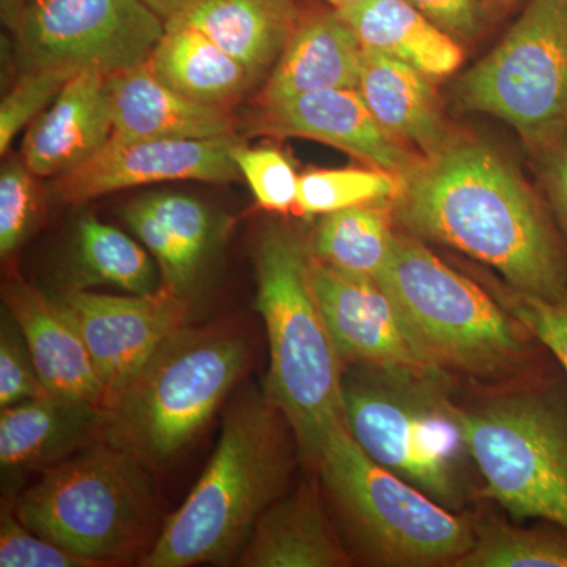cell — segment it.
I'll return each mask as SVG.
<instances>
[{
  "label": "cell",
  "instance_id": "obj_1",
  "mask_svg": "<svg viewBox=\"0 0 567 567\" xmlns=\"http://www.w3.org/2000/svg\"><path fill=\"white\" fill-rule=\"evenodd\" d=\"M401 182L394 212L412 235L488 265L518 292L566 297V257L546 210L486 142L456 132Z\"/></svg>",
  "mask_w": 567,
  "mask_h": 567
},
{
  "label": "cell",
  "instance_id": "obj_2",
  "mask_svg": "<svg viewBox=\"0 0 567 567\" xmlns=\"http://www.w3.org/2000/svg\"><path fill=\"white\" fill-rule=\"evenodd\" d=\"M284 420L268 398L241 399L227 412L207 468L166 518L141 566L227 565L238 558L289 477Z\"/></svg>",
  "mask_w": 567,
  "mask_h": 567
},
{
  "label": "cell",
  "instance_id": "obj_3",
  "mask_svg": "<svg viewBox=\"0 0 567 567\" xmlns=\"http://www.w3.org/2000/svg\"><path fill=\"white\" fill-rule=\"evenodd\" d=\"M309 257L297 234L265 230L256 248V309L270 344L268 399L312 462L328 429L346 416L342 360L312 292Z\"/></svg>",
  "mask_w": 567,
  "mask_h": 567
},
{
  "label": "cell",
  "instance_id": "obj_4",
  "mask_svg": "<svg viewBox=\"0 0 567 567\" xmlns=\"http://www.w3.org/2000/svg\"><path fill=\"white\" fill-rule=\"evenodd\" d=\"M248 361V342L234 328L183 324L107 406L104 442L166 464L212 420Z\"/></svg>",
  "mask_w": 567,
  "mask_h": 567
},
{
  "label": "cell",
  "instance_id": "obj_5",
  "mask_svg": "<svg viewBox=\"0 0 567 567\" xmlns=\"http://www.w3.org/2000/svg\"><path fill=\"white\" fill-rule=\"evenodd\" d=\"M14 511L37 535L102 567L144 557L159 535L147 464L104 440L44 468Z\"/></svg>",
  "mask_w": 567,
  "mask_h": 567
},
{
  "label": "cell",
  "instance_id": "obj_6",
  "mask_svg": "<svg viewBox=\"0 0 567 567\" xmlns=\"http://www.w3.org/2000/svg\"><path fill=\"white\" fill-rule=\"evenodd\" d=\"M377 281L440 368L494 375L524 360L522 334L527 331L496 298L447 267L415 235H394L390 260Z\"/></svg>",
  "mask_w": 567,
  "mask_h": 567
},
{
  "label": "cell",
  "instance_id": "obj_7",
  "mask_svg": "<svg viewBox=\"0 0 567 567\" xmlns=\"http://www.w3.org/2000/svg\"><path fill=\"white\" fill-rule=\"evenodd\" d=\"M440 382L365 365L342 379V405L347 429L372 461L454 507L462 498L458 464L466 446L461 410Z\"/></svg>",
  "mask_w": 567,
  "mask_h": 567
},
{
  "label": "cell",
  "instance_id": "obj_8",
  "mask_svg": "<svg viewBox=\"0 0 567 567\" xmlns=\"http://www.w3.org/2000/svg\"><path fill=\"white\" fill-rule=\"evenodd\" d=\"M312 464L374 561L453 566L472 547L475 533L464 518L372 461L346 421L328 429Z\"/></svg>",
  "mask_w": 567,
  "mask_h": 567
},
{
  "label": "cell",
  "instance_id": "obj_9",
  "mask_svg": "<svg viewBox=\"0 0 567 567\" xmlns=\"http://www.w3.org/2000/svg\"><path fill=\"white\" fill-rule=\"evenodd\" d=\"M464 111L513 126L529 151L567 137V0H528L495 50L456 87Z\"/></svg>",
  "mask_w": 567,
  "mask_h": 567
},
{
  "label": "cell",
  "instance_id": "obj_10",
  "mask_svg": "<svg viewBox=\"0 0 567 567\" xmlns=\"http://www.w3.org/2000/svg\"><path fill=\"white\" fill-rule=\"evenodd\" d=\"M466 451L484 494L516 518H543L567 532V410L550 394L495 399L461 410Z\"/></svg>",
  "mask_w": 567,
  "mask_h": 567
},
{
  "label": "cell",
  "instance_id": "obj_11",
  "mask_svg": "<svg viewBox=\"0 0 567 567\" xmlns=\"http://www.w3.org/2000/svg\"><path fill=\"white\" fill-rule=\"evenodd\" d=\"M11 32L22 70L110 76L147 62L166 22L141 0H28Z\"/></svg>",
  "mask_w": 567,
  "mask_h": 567
},
{
  "label": "cell",
  "instance_id": "obj_12",
  "mask_svg": "<svg viewBox=\"0 0 567 567\" xmlns=\"http://www.w3.org/2000/svg\"><path fill=\"white\" fill-rule=\"evenodd\" d=\"M309 281L341 360L425 379L445 377L379 281L344 274L312 254Z\"/></svg>",
  "mask_w": 567,
  "mask_h": 567
},
{
  "label": "cell",
  "instance_id": "obj_13",
  "mask_svg": "<svg viewBox=\"0 0 567 567\" xmlns=\"http://www.w3.org/2000/svg\"><path fill=\"white\" fill-rule=\"evenodd\" d=\"M91 353L106 393L107 409L147 363L159 344L186 324L188 300L159 287L147 295L115 297L71 287L59 298Z\"/></svg>",
  "mask_w": 567,
  "mask_h": 567
},
{
  "label": "cell",
  "instance_id": "obj_14",
  "mask_svg": "<svg viewBox=\"0 0 567 567\" xmlns=\"http://www.w3.org/2000/svg\"><path fill=\"white\" fill-rule=\"evenodd\" d=\"M234 136L213 140H145L111 144L78 169L58 177L52 194L81 205L104 194L174 181L237 182Z\"/></svg>",
  "mask_w": 567,
  "mask_h": 567
},
{
  "label": "cell",
  "instance_id": "obj_15",
  "mask_svg": "<svg viewBox=\"0 0 567 567\" xmlns=\"http://www.w3.org/2000/svg\"><path fill=\"white\" fill-rule=\"evenodd\" d=\"M254 132L323 142L399 178L423 158L377 122L358 89H333L262 103Z\"/></svg>",
  "mask_w": 567,
  "mask_h": 567
},
{
  "label": "cell",
  "instance_id": "obj_16",
  "mask_svg": "<svg viewBox=\"0 0 567 567\" xmlns=\"http://www.w3.org/2000/svg\"><path fill=\"white\" fill-rule=\"evenodd\" d=\"M7 311L20 324L48 394L66 401L106 406V393L91 353L69 309L24 279L2 287Z\"/></svg>",
  "mask_w": 567,
  "mask_h": 567
},
{
  "label": "cell",
  "instance_id": "obj_17",
  "mask_svg": "<svg viewBox=\"0 0 567 567\" xmlns=\"http://www.w3.org/2000/svg\"><path fill=\"white\" fill-rule=\"evenodd\" d=\"M111 136L106 76L82 71L33 121L22 141L21 158L37 177H61L91 162Z\"/></svg>",
  "mask_w": 567,
  "mask_h": 567
},
{
  "label": "cell",
  "instance_id": "obj_18",
  "mask_svg": "<svg viewBox=\"0 0 567 567\" xmlns=\"http://www.w3.org/2000/svg\"><path fill=\"white\" fill-rule=\"evenodd\" d=\"M111 144L145 140H213L234 136L229 110L192 102L167 87L147 62L106 76Z\"/></svg>",
  "mask_w": 567,
  "mask_h": 567
},
{
  "label": "cell",
  "instance_id": "obj_19",
  "mask_svg": "<svg viewBox=\"0 0 567 567\" xmlns=\"http://www.w3.org/2000/svg\"><path fill=\"white\" fill-rule=\"evenodd\" d=\"M361 47L357 33L330 9L301 11L292 35L260 93V104L333 89H358Z\"/></svg>",
  "mask_w": 567,
  "mask_h": 567
},
{
  "label": "cell",
  "instance_id": "obj_20",
  "mask_svg": "<svg viewBox=\"0 0 567 567\" xmlns=\"http://www.w3.org/2000/svg\"><path fill=\"white\" fill-rule=\"evenodd\" d=\"M106 409L43 395L0 412L3 472L44 470L103 440Z\"/></svg>",
  "mask_w": 567,
  "mask_h": 567
},
{
  "label": "cell",
  "instance_id": "obj_21",
  "mask_svg": "<svg viewBox=\"0 0 567 567\" xmlns=\"http://www.w3.org/2000/svg\"><path fill=\"white\" fill-rule=\"evenodd\" d=\"M431 78L382 52H361L360 91L377 122L421 156L432 155L456 134L443 115Z\"/></svg>",
  "mask_w": 567,
  "mask_h": 567
},
{
  "label": "cell",
  "instance_id": "obj_22",
  "mask_svg": "<svg viewBox=\"0 0 567 567\" xmlns=\"http://www.w3.org/2000/svg\"><path fill=\"white\" fill-rule=\"evenodd\" d=\"M246 567H341L339 544L312 484L268 507L237 558Z\"/></svg>",
  "mask_w": 567,
  "mask_h": 567
},
{
  "label": "cell",
  "instance_id": "obj_23",
  "mask_svg": "<svg viewBox=\"0 0 567 567\" xmlns=\"http://www.w3.org/2000/svg\"><path fill=\"white\" fill-rule=\"evenodd\" d=\"M300 17L298 0H194L166 24L199 29L257 81L278 61Z\"/></svg>",
  "mask_w": 567,
  "mask_h": 567
},
{
  "label": "cell",
  "instance_id": "obj_24",
  "mask_svg": "<svg viewBox=\"0 0 567 567\" xmlns=\"http://www.w3.org/2000/svg\"><path fill=\"white\" fill-rule=\"evenodd\" d=\"M336 11L357 33L364 50L409 63L431 80L451 76L464 62L461 41L405 0H363Z\"/></svg>",
  "mask_w": 567,
  "mask_h": 567
},
{
  "label": "cell",
  "instance_id": "obj_25",
  "mask_svg": "<svg viewBox=\"0 0 567 567\" xmlns=\"http://www.w3.org/2000/svg\"><path fill=\"white\" fill-rule=\"evenodd\" d=\"M147 65L167 87L192 102L224 110L256 82L244 63L188 24H166Z\"/></svg>",
  "mask_w": 567,
  "mask_h": 567
},
{
  "label": "cell",
  "instance_id": "obj_26",
  "mask_svg": "<svg viewBox=\"0 0 567 567\" xmlns=\"http://www.w3.org/2000/svg\"><path fill=\"white\" fill-rule=\"evenodd\" d=\"M393 205L394 200H377L323 215L312 256L344 274L377 281L393 251Z\"/></svg>",
  "mask_w": 567,
  "mask_h": 567
},
{
  "label": "cell",
  "instance_id": "obj_27",
  "mask_svg": "<svg viewBox=\"0 0 567 567\" xmlns=\"http://www.w3.org/2000/svg\"><path fill=\"white\" fill-rule=\"evenodd\" d=\"M78 265L89 282L110 284L133 295L162 287L151 256L122 230L95 216H82L76 233Z\"/></svg>",
  "mask_w": 567,
  "mask_h": 567
},
{
  "label": "cell",
  "instance_id": "obj_28",
  "mask_svg": "<svg viewBox=\"0 0 567 567\" xmlns=\"http://www.w3.org/2000/svg\"><path fill=\"white\" fill-rule=\"evenodd\" d=\"M456 567H567V532L484 525Z\"/></svg>",
  "mask_w": 567,
  "mask_h": 567
},
{
  "label": "cell",
  "instance_id": "obj_29",
  "mask_svg": "<svg viewBox=\"0 0 567 567\" xmlns=\"http://www.w3.org/2000/svg\"><path fill=\"white\" fill-rule=\"evenodd\" d=\"M401 178L380 169L312 171L301 175L297 210L303 215H328L354 205L394 200Z\"/></svg>",
  "mask_w": 567,
  "mask_h": 567
},
{
  "label": "cell",
  "instance_id": "obj_30",
  "mask_svg": "<svg viewBox=\"0 0 567 567\" xmlns=\"http://www.w3.org/2000/svg\"><path fill=\"white\" fill-rule=\"evenodd\" d=\"M43 215L37 175L22 158H11L0 171V254L18 251L35 233Z\"/></svg>",
  "mask_w": 567,
  "mask_h": 567
},
{
  "label": "cell",
  "instance_id": "obj_31",
  "mask_svg": "<svg viewBox=\"0 0 567 567\" xmlns=\"http://www.w3.org/2000/svg\"><path fill=\"white\" fill-rule=\"evenodd\" d=\"M78 73L63 69L22 70L20 80L0 103V153L6 155L11 142L47 110L66 82Z\"/></svg>",
  "mask_w": 567,
  "mask_h": 567
},
{
  "label": "cell",
  "instance_id": "obj_32",
  "mask_svg": "<svg viewBox=\"0 0 567 567\" xmlns=\"http://www.w3.org/2000/svg\"><path fill=\"white\" fill-rule=\"evenodd\" d=\"M233 156L260 207L279 213L297 208L300 177L281 152L271 147L248 148L237 142Z\"/></svg>",
  "mask_w": 567,
  "mask_h": 567
},
{
  "label": "cell",
  "instance_id": "obj_33",
  "mask_svg": "<svg viewBox=\"0 0 567 567\" xmlns=\"http://www.w3.org/2000/svg\"><path fill=\"white\" fill-rule=\"evenodd\" d=\"M125 219L158 262L162 270V286H166L167 289L174 290L188 300L189 290L196 284L200 270L192 262L171 230L159 221L158 216L144 199L136 200L126 207Z\"/></svg>",
  "mask_w": 567,
  "mask_h": 567
},
{
  "label": "cell",
  "instance_id": "obj_34",
  "mask_svg": "<svg viewBox=\"0 0 567 567\" xmlns=\"http://www.w3.org/2000/svg\"><path fill=\"white\" fill-rule=\"evenodd\" d=\"M0 567H102L44 539L22 524L14 506L0 513Z\"/></svg>",
  "mask_w": 567,
  "mask_h": 567
},
{
  "label": "cell",
  "instance_id": "obj_35",
  "mask_svg": "<svg viewBox=\"0 0 567 567\" xmlns=\"http://www.w3.org/2000/svg\"><path fill=\"white\" fill-rule=\"evenodd\" d=\"M171 230L178 245L188 254L192 262L203 270L205 259L213 246V219L200 200L185 194L162 193L142 197Z\"/></svg>",
  "mask_w": 567,
  "mask_h": 567
},
{
  "label": "cell",
  "instance_id": "obj_36",
  "mask_svg": "<svg viewBox=\"0 0 567 567\" xmlns=\"http://www.w3.org/2000/svg\"><path fill=\"white\" fill-rule=\"evenodd\" d=\"M496 300L528 334L555 354L567 374V295L547 300L509 287L496 290Z\"/></svg>",
  "mask_w": 567,
  "mask_h": 567
},
{
  "label": "cell",
  "instance_id": "obj_37",
  "mask_svg": "<svg viewBox=\"0 0 567 567\" xmlns=\"http://www.w3.org/2000/svg\"><path fill=\"white\" fill-rule=\"evenodd\" d=\"M48 394L20 324L3 308L0 330V406L20 404Z\"/></svg>",
  "mask_w": 567,
  "mask_h": 567
},
{
  "label": "cell",
  "instance_id": "obj_38",
  "mask_svg": "<svg viewBox=\"0 0 567 567\" xmlns=\"http://www.w3.org/2000/svg\"><path fill=\"white\" fill-rule=\"evenodd\" d=\"M427 20L457 41L480 39L487 24V10L480 0H405Z\"/></svg>",
  "mask_w": 567,
  "mask_h": 567
},
{
  "label": "cell",
  "instance_id": "obj_39",
  "mask_svg": "<svg viewBox=\"0 0 567 567\" xmlns=\"http://www.w3.org/2000/svg\"><path fill=\"white\" fill-rule=\"evenodd\" d=\"M540 181L567 237V137L540 153Z\"/></svg>",
  "mask_w": 567,
  "mask_h": 567
},
{
  "label": "cell",
  "instance_id": "obj_40",
  "mask_svg": "<svg viewBox=\"0 0 567 567\" xmlns=\"http://www.w3.org/2000/svg\"><path fill=\"white\" fill-rule=\"evenodd\" d=\"M141 2L155 11L164 22H169L181 17L194 0H141Z\"/></svg>",
  "mask_w": 567,
  "mask_h": 567
},
{
  "label": "cell",
  "instance_id": "obj_41",
  "mask_svg": "<svg viewBox=\"0 0 567 567\" xmlns=\"http://www.w3.org/2000/svg\"><path fill=\"white\" fill-rule=\"evenodd\" d=\"M25 0H0V13H2V21L10 31H13L22 9H24Z\"/></svg>",
  "mask_w": 567,
  "mask_h": 567
},
{
  "label": "cell",
  "instance_id": "obj_42",
  "mask_svg": "<svg viewBox=\"0 0 567 567\" xmlns=\"http://www.w3.org/2000/svg\"><path fill=\"white\" fill-rule=\"evenodd\" d=\"M480 2L486 7L487 11H505L513 9V7L517 6L522 0H480Z\"/></svg>",
  "mask_w": 567,
  "mask_h": 567
},
{
  "label": "cell",
  "instance_id": "obj_43",
  "mask_svg": "<svg viewBox=\"0 0 567 567\" xmlns=\"http://www.w3.org/2000/svg\"><path fill=\"white\" fill-rule=\"evenodd\" d=\"M319 2H323L324 6L333 10H344L354 6V3L363 2V0H319Z\"/></svg>",
  "mask_w": 567,
  "mask_h": 567
},
{
  "label": "cell",
  "instance_id": "obj_44",
  "mask_svg": "<svg viewBox=\"0 0 567 567\" xmlns=\"http://www.w3.org/2000/svg\"><path fill=\"white\" fill-rule=\"evenodd\" d=\"M25 2H28V0H25ZM24 6H25V3H24Z\"/></svg>",
  "mask_w": 567,
  "mask_h": 567
}]
</instances>
